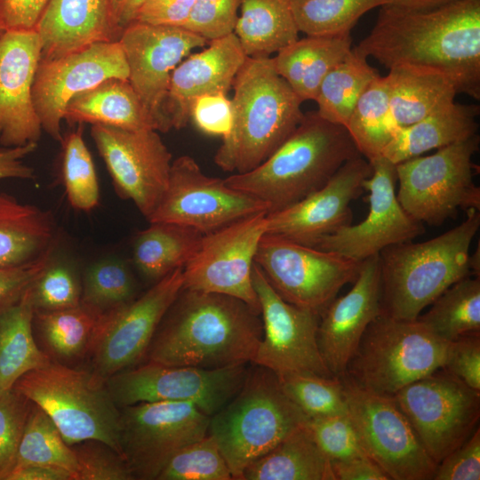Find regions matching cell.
<instances>
[{
  "label": "cell",
  "instance_id": "obj_1",
  "mask_svg": "<svg viewBox=\"0 0 480 480\" xmlns=\"http://www.w3.org/2000/svg\"><path fill=\"white\" fill-rule=\"evenodd\" d=\"M356 48L388 69L401 64L437 68L458 93L480 99V0H458L428 11L383 5Z\"/></svg>",
  "mask_w": 480,
  "mask_h": 480
},
{
  "label": "cell",
  "instance_id": "obj_2",
  "mask_svg": "<svg viewBox=\"0 0 480 480\" xmlns=\"http://www.w3.org/2000/svg\"><path fill=\"white\" fill-rule=\"evenodd\" d=\"M260 313L225 294L181 289L143 362L217 369L252 363L262 339Z\"/></svg>",
  "mask_w": 480,
  "mask_h": 480
},
{
  "label": "cell",
  "instance_id": "obj_3",
  "mask_svg": "<svg viewBox=\"0 0 480 480\" xmlns=\"http://www.w3.org/2000/svg\"><path fill=\"white\" fill-rule=\"evenodd\" d=\"M361 156L347 129L304 113L289 138L254 169L234 173L226 184L249 194L276 212L321 188L348 160Z\"/></svg>",
  "mask_w": 480,
  "mask_h": 480
},
{
  "label": "cell",
  "instance_id": "obj_4",
  "mask_svg": "<svg viewBox=\"0 0 480 480\" xmlns=\"http://www.w3.org/2000/svg\"><path fill=\"white\" fill-rule=\"evenodd\" d=\"M232 88V128L213 159L224 172L244 173L269 157L304 113L302 101L275 70L272 57H246Z\"/></svg>",
  "mask_w": 480,
  "mask_h": 480
},
{
  "label": "cell",
  "instance_id": "obj_5",
  "mask_svg": "<svg viewBox=\"0 0 480 480\" xmlns=\"http://www.w3.org/2000/svg\"><path fill=\"white\" fill-rule=\"evenodd\" d=\"M480 213L467 212L457 227L425 242L393 244L380 253L381 314L415 320L451 285L472 274L469 247Z\"/></svg>",
  "mask_w": 480,
  "mask_h": 480
},
{
  "label": "cell",
  "instance_id": "obj_6",
  "mask_svg": "<svg viewBox=\"0 0 480 480\" xmlns=\"http://www.w3.org/2000/svg\"><path fill=\"white\" fill-rule=\"evenodd\" d=\"M308 417L283 392L277 376L256 365L243 386L219 412L210 417L208 434L217 443L233 480L266 454Z\"/></svg>",
  "mask_w": 480,
  "mask_h": 480
},
{
  "label": "cell",
  "instance_id": "obj_7",
  "mask_svg": "<svg viewBox=\"0 0 480 480\" xmlns=\"http://www.w3.org/2000/svg\"><path fill=\"white\" fill-rule=\"evenodd\" d=\"M13 388L45 412L68 445L95 439L122 455L120 408L106 380L90 368L51 360L22 375Z\"/></svg>",
  "mask_w": 480,
  "mask_h": 480
},
{
  "label": "cell",
  "instance_id": "obj_8",
  "mask_svg": "<svg viewBox=\"0 0 480 480\" xmlns=\"http://www.w3.org/2000/svg\"><path fill=\"white\" fill-rule=\"evenodd\" d=\"M448 345L418 319L380 313L364 331L345 374L365 389L392 396L443 368Z\"/></svg>",
  "mask_w": 480,
  "mask_h": 480
},
{
  "label": "cell",
  "instance_id": "obj_9",
  "mask_svg": "<svg viewBox=\"0 0 480 480\" xmlns=\"http://www.w3.org/2000/svg\"><path fill=\"white\" fill-rule=\"evenodd\" d=\"M479 136L396 164L397 200L416 220L439 226L459 209L480 208V189L473 182V156Z\"/></svg>",
  "mask_w": 480,
  "mask_h": 480
},
{
  "label": "cell",
  "instance_id": "obj_10",
  "mask_svg": "<svg viewBox=\"0 0 480 480\" xmlns=\"http://www.w3.org/2000/svg\"><path fill=\"white\" fill-rule=\"evenodd\" d=\"M339 377L348 415L366 455L389 480L433 479L437 464L392 396L365 389L345 373Z\"/></svg>",
  "mask_w": 480,
  "mask_h": 480
},
{
  "label": "cell",
  "instance_id": "obj_11",
  "mask_svg": "<svg viewBox=\"0 0 480 480\" xmlns=\"http://www.w3.org/2000/svg\"><path fill=\"white\" fill-rule=\"evenodd\" d=\"M254 263L284 300L321 315L345 284L356 281L362 261L265 234Z\"/></svg>",
  "mask_w": 480,
  "mask_h": 480
},
{
  "label": "cell",
  "instance_id": "obj_12",
  "mask_svg": "<svg viewBox=\"0 0 480 480\" xmlns=\"http://www.w3.org/2000/svg\"><path fill=\"white\" fill-rule=\"evenodd\" d=\"M392 398L436 464L476 429L480 391L444 368L408 384Z\"/></svg>",
  "mask_w": 480,
  "mask_h": 480
},
{
  "label": "cell",
  "instance_id": "obj_13",
  "mask_svg": "<svg viewBox=\"0 0 480 480\" xmlns=\"http://www.w3.org/2000/svg\"><path fill=\"white\" fill-rule=\"evenodd\" d=\"M246 364L205 369L142 362L110 376L106 385L118 408L144 402H186L211 417L240 390L249 371Z\"/></svg>",
  "mask_w": 480,
  "mask_h": 480
},
{
  "label": "cell",
  "instance_id": "obj_14",
  "mask_svg": "<svg viewBox=\"0 0 480 480\" xmlns=\"http://www.w3.org/2000/svg\"><path fill=\"white\" fill-rule=\"evenodd\" d=\"M183 285L177 268L141 296L99 316L87 355L90 369L103 380L141 362L167 309Z\"/></svg>",
  "mask_w": 480,
  "mask_h": 480
},
{
  "label": "cell",
  "instance_id": "obj_15",
  "mask_svg": "<svg viewBox=\"0 0 480 480\" xmlns=\"http://www.w3.org/2000/svg\"><path fill=\"white\" fill-rule=\"evenodd\" d=\"M209 421L210 416L186 402L120 408V448L134 479L156 480L179 450L208 434Z\"/></svg>",
  "mask_w": 480,
  "mask_h": 480
},
{
  "label": "cell",
  "instance_id": "obj_16",
  "mask_svg": "<svg viewBox=\"0 0 480 480\" xmlns=\"http://www.w3.org/2000/svg\"><path fill=\"white\" fill-rule=\"evenodd\" d=\"M260 212H268L263 201L206 175L184 155L172 160L167 188L148 221L182 224L207 234Z\"/></svg>",
  "mask_w": 480,
  "mask_h": 480
},
{
  "label": "cell",
  "instance_id": "obj_17",
  "mask_svg": "<svg viewBox=\"0 0 480 480\" xmlns=\"http://www.w3.org/2000/svg\"><path fill=\"white\" fill-rule=\"evenodd\" d=\"M266 214L256 213L204 234L183 268L182 289L232 296L260 313L252 268L266 233Z\"/></svg>",
  "mask_w": 480,
  "mask_h": 480
},
{
  "label": "cell",
  "instance_id": "obj_18",
  "mask_svg": "<svg viewBox=\"0 0 480 480\" xmlns=\"http://www.w3.org/2000/svg\"><path fill=\"white\" fill-rule=\"evenodd\" d=\"M91 136L116 194L148 220L164 194L172 163L159 132L92 124Z\"/></svg>",
  "mask_w": 480,
  "mask_h": 480
},
{
  "label": "cell",
  "instance_id": "obj_19",
  "mask_svg": "<svg viewBox=\"0 0 480 480\" xmlns=\"http://www.w3.org/2000/svg\"><path fill=\"white\" fill-rule=\"evenodd\" d=\"M252 283L260 303L263 334L252 363L269 369L277 377L289 373L332 376L318 348L320 315L284 300L255 263Z\"/></svg>",
  "mask_w": 480,
  "mask_h": 480
},
{
  "label": "cell",
  "instance_id": "obj_20",
  "mask_svg": "<svg viewBox=\"0 0 480 480\" xmlns=\"http://www.w3.org/2000/svg\"><path fill=\"white\" fill-rule=\"evenodd\" d=\"M128 66L119 41L97 43L56 60H40L32 98L43 131L60 141L61 122L74 96L106 79L128 80Z\"/></svg>",
  "mask_w": 480,
  "mask_h": 480
},
{
  "label": "cell",
  "instance_id": "obj_21",
  "mask_svg": "<svg viewBox=\"0 0 480 480\" xmlns=\"http://www.w3.org/2000/svg\"><path fill=\"white\" fill-rule=\"evenodd\" d=\"M370 163L372 172L363 184L364 189L369 191L366 218L324 236L315 247L362 261L424 232L423 223L409 215L397 200L396 164L382 156Z\"/></svg>",
  "mask_w": 480,
  "mask_h": 480
},
{
  "label": "cell",
  "instance_id": "obj_22",
  "mask_svg": "<svg viewBox=\"0 0 480 480\" xmlns=\"http://www.w3.org/2000/svg\"><path fill=\"white\" fill-rule=\"evenodd\" d=\"M128 70V81L158 125L160 132L171 129L162 107L175 68L193 50L209 41L180 27L133 21L119 38Z\"/></svg>",
  "mask_w": 480,
  "mask_h": 480
},
{
  "label": "cell",
  "instance_id": "obj_23",
  "mask_svg": "<svg viewBox=\"0 0 480 480\" xmlns=\"http://www.w3.org/2000/svg\"><path fill=\"white\" fill-rule=\"evenodd\" d=\"M362 156L346 162L318 190L284 209L266 214V233L315 247L325 236L350 225V203L364 191L372 175Z\"/></svg>",
  "mask_w": 480,
  "mask_h": 480
},
{
  "label": "cell",
  "instance_id": "obj_24",
  "mask_svg": "<svg viewBox=\"0 0 480 480\" xmlns=\"http://www.w3.org/2000/svg\"><path fill=\"white\" fill-rule=\"evenodd\" d=\"M41 60V41L35 30L4 31L0 37V145L37 144L42 125L32 88Z\"/></svg>",
  "mask_w": 480,
  "mask_h": 480
},
{
  "label": "cell",
  "instance_id": "obj_25",
  "mask_svg": "<svg viewBox=\"0 0 480 480\" xmlns=\"http://www.w3.org/2000/svg\"><path fill=\"white\" fill-rule=\"evenodd\" d=\"M381 313L379 254L362 260L350 291L320 315L317 344L332 375L345 373L367 326Z\"/></svg>",
  "mask_w": 480,
  "mask_h": 480
},
{
  "label": "cell",
  "instance_id": "obj_26",
  "mask_svg": "<svg viewBox=\"0 0 480 480\" xmlns=\"http://www.w3.org/2000/svg\"><path fill=\"white\" fill-rule=\"evenodd\" d=\"M206 46L188 55L172 74L162 107L170 129L187 126L191 102L196 97L228 93L247 57L235 33L212 40Z\"/></svg>",
  "mask_w": 480,
  "mask_h": 480
},
{
  "label": "cell",
  "instance_id": "obj_27",
  "mask_svg": "<svg viewBox=\"0 0 480 480\" xmlns=\"http://www.w3.org/2000/svg\"><path fill=\"white\" fill-rule=\"evenodd\" d=\"M35 31L41 60H52L97 43L119 41L111 0H49Z\"/></svg>",
  "mask_w": 480,
  "mask_h": 480
},
{
  "label": "cell",
  "instance_id": "obj_28",
  "mask_svg": "<svg viewBox=\"0 0 480 480\" xmlns=\"http://www.w3.org/2000/svg\"><path fill=\"white\" fill-rule=\"evenodd\" d=\"M64 120L69 124H102L159 132L156 120L130 82L115 77L74 96L66 107Z\"/></svg>",
  "mask_w": 480,
  "mask_h": 480
},
{
  "label": "cell",
  "instance_id": "obj_29",
  "mask_svg": "<svg viewBox=\"0 0 480 480\" xmlns=\"http://www.w3.org/2000/svg\"><path fill=\"white\" fill-rule=\"evenodd\" d=\"M350 34L306 36L272 57L276 73L303 102L315 100L322 81L352 49Z\"/></svg>",
  "mask_w": 480,
  "mask_h": 480
},
{
  "label": "cell",
  "instance_id": "obj_30",
  "mask_svg": "<svg viewBox=\"0 0 480 480\" xmlns=\"http://www.w3.org/2000/svg\"><path fill=\"white\" fill-rule=\"evenodd\" d=\"M479 105L453 101L421 120L398 128L381 156L395 164L477 134Z\"/></svg>",
  "mask_w": 480,
  "mask_h": 480
},
{
  "label": "cell",
  "instance_id": "obj_31",
  "mask_svg": "<svg viewBox=\"0 0 480 480\" xmlns=\"http://www.w3.org/2000/svg\"><path fill=\"white\" fill-rule=\"evenodd\" d=\"M388 70L389 104L399 128L452 103L458 93L452 80L437 68L401 64Z\"/></svg>",
  "mask_w": 480,
  "mask_h": 480
},
{
  "label": "cell",
  "instance_id": "obj_32",
  "mask_svg": "<svg viewBox=\"0 0 480 480\" xmlns=\"http://www.w3.org/2000/svg\"><path fill=\"white\" fill-rule=\"evenodd\" d=\"M50 212L0 191V267L32 261L53 247Z\"/></svg>",
  "mask_w": 480,
  "mask_h": 480
},
{
  "label": "cell",
  "instance_id": "obj_33",
  "mask_svg": "<svg viewBox=\"0 0 480 480\" xmlns=\"http://www.w3.org/2000/svg\"><path fill=\"white\" fill-rule=\"evenodd\" d=\"M242 480H334V476L331 461L303 424L250 464Z\"/></svg>",
  "mask_w": 480,
  "mask_h": 480
},
{
  "label": "cell",
  "instance_id": "obj_34",
  "mask_svg": "<svg viewBox=\"0 0 480 480\" xmlns=\"http://www.w3.org/2000/svg\"><path fill=\"white\" fill-rule=\"evenodd\" d=\"M235 27L247 57H270L299 38L291 0H240Z\"/></svg>",
  "mask_w": 480,
  "mask_h": 480
},
{
  "label": "cell",
  "instance_id": "obj_35",
  "mask_svg": "<svg viewBox=\"0 0 480 480\" xmlns=\"http://www.w3.org/2000/svg\"><path fill=\"white\" fill-rule=\"evenodd\" d=\"M28 289L17 303L0 313V394L25 373L51 362L35 337Z\"/></svg>",
  "mask_w": 480,
  "mask_h": 480
},
{
  "label": "cell",
  "instance_id": "obj_36",
  "mask_svg": "<svg viewBox=\"0 0 480 480\" xmlns=\"http://www.w3.org/2000/svg\"><path fill=\"white\" fill-rule=\"evenodd\" d=\"M204 235L182 224L149 222L134 239V263L147 278L158 281L186 266L197 251Z\"/></svg>",
  "mask_w": 480,
  "mask_h": 480
},
{
  "label": "cell",
  "instance_id": "obj_37",
  "mask_svg": "<svg viewBox=\"0 0 480 480\" xmlns=\"http://www.w3.org/2000/svg\"><path fill=\"white\" fill-rule=\"evenodd\" d=\"M99 314L80 304L60 310H34L33 329L51 360L73 365L87 357Z\"/></svg>",
  "mask_w": 480,
  "mask_h": 480
},
{
  "label": "cell",
  "instance_id": "obj_38",
  "mask_svg": "<svg viewBox=\"0 0 480 480\" xmlns=\"http://www.w3.org/2000/svg\"><path fill=\"white\" fill-rule=\"evenodd\" d=\"M356 47L325 76L315 101L324 119L346 126L357 100L380 76Z\"/></svg>",
  "mask_w": 480,
  "mask_h": 480
},
{
  "label": "cell",
  "instance_id": "obj_39",
  "mask_svg": "<svg viewBox=\"0 0 480 480\" xmlns=\"http://www.w3.org/2000/svg\"><path fill=\"white\" fill-rule=\"evenodd\" d=\"M345 128L366 160L381 156L399 128L389 104L387 76L380 75L363 92Z\"/></svg>",
  "mask_w": 480,
  "mask_h": 480
},
{
  "label": "cell",
  "instance_id": "obj_40",
  "mask_svg": "<svg viewBox=\"0 0 480 480\" xmlns=\"http://www.w3.org/2000/svg\"><path fill=\"white\" fill-rule=\"evenodd\" d=\"M417 319L433 334L451 342L480 332V276H466L440 294Z\"/></svg>",
  "mask_w": 480,
  "mask_h": 480
},
{
  "label": "cell",
  "instance_id": "obj_41",
  "mask_svg": "<svg viewBox=\"0 0 480 480\" xmlns=\"http://www.w3.org/2000/svg\"><path fill=\"white\" fill-rule=\"evenodd\" d=\"M28 465L61 468L71 474L72 480H76V477L77 461L72 446L65 442L45 412L33 403L19 445L14 468Z\"/></svg>",
  "mask_w": 480,
  "mask_h": 480
},
{
  "label": "cell",
  "instance_id": "obj_42",
  "mask_svg": "<svg viewBox=\"0 0 480 480\" xmlns=\"http://www.w3.org/2000/svg\"><path fill=\"white\" fill-rule=\"evenodd\" d=\"M388 0H291L299 32L306 36L350 34L359 19Z\"/></svg>",
  "mask_w": 480,
  "mask_h": 480
},
{
  "label": "cell",
  "instance_id": "obj_43",
  "mask_svg": "<svg viewBox=\"0 0 480 480\" xmlns=\"http://www.w3.org/2000/svg\"><path fill=\"white\" fill-rule=\"evenodd\" d=\"M60 142V178L67 199L74 209L90 212L99 204L100 188L82 125L63 137Z\"/></svg>",
  "mask_w": 480,
  "mask_h": 480
},
{
  "label": "cell",
  "instance_id": "obj_44",
  "mask_svg": "<svg viewBox=\"0 0 480 480\" xmlns=\"http://www.w3.org/2000/svg\"><path fill=\"white\" fill-rule=\"evenodd\" d=\"M277 378L283 392L308 418L348 414L339 376L289 373Z\"/></svg>",
  "mask_w": 480,
  "mask_h": 480
},
{
  "label": "cell",
  "instance_id": "obj_45",
  "mask_svg": "<svg viewBox=\"0 0 480 480\" xmlns=\"http://www.w3.org/2000/svg\"><path fill=\"white\" fill-rule=\"evenodd\" d=\"M136 285L132 275L119 260H101L85 272L81 304L100 315L132 300Z\"/></svg>",
  "mask_w": 480,
  "mask_h": 480
},
{
  "label": "cell",
  "instance_id": "obj_46",
  "mask_svg": "<svg viewBox=\"0 0 480 480\" xmlns=\"http://www.w3.org/2000/svg\"><path fill=\"white\" fill-rule=\"evenodd\" d=\"M233 476L214 438L205 436L179 450L156 480H232Z\"/></svg>",
  "mask_w": 480,
  "mask_h": 480
},
{
  "label": "cell",
  "instance_id": "obj_47",
  "mask_svg": "<svg viewBox=\"0 0 480 480\" xmlns=\"http://www.w3.org/2000/svg\"><path fill=\"white\" fill-rule=\"evenodd\" d=\"M34 310H60L81 304L82 287L71 268L49 264L28 289Z\"/></svg>",
  "mask_w": 480,
  "mask_h": 480
},
{
  "label": "cell",
  "instance_id": "obj_48",
  "mask_svg": "<svg viewBox=\"0 0 480 480\" xmlns=\"http://www.w3.org/2000/svg\"><path fill=\"white\" fill-rule=\"evenodd\" d=\"M305 426L330 461L366 455L348 414L308 418Z\"/></svg>",
  "mask_w": 480,
  "mask_h": 480
},
{
  "label": "cell",
  "instance_id": "obj_49",
  "mask_svg": "<svg viewBox=\"0 0 480 480\" xmlns=\"http://www.w3.org/2000/svg\"><path fill=\"white\" fill-rule=\"evenodd\" d=\"M31 404L13 387L0 394V480H6L16 464Z\"/></svg>",
  "mask_w": 480,
  "mask_h": 480
},
{
  "label": "cell",
  "instance_id": "obj_50",
  "mask_svg": "<svg viewBox=\"0 0 480 480\" xmlns=\"http://www.w3.org/2000/svg\"><path fill=\"white\" fill-rule=\"evenodd\" d=\"M72 448L77 461L76 480H134L125 459L108 444L90 439Z\"/></svg>",
  "mask_w": 480,
  "mask_h": 480
},
{
  "label": "cell",
  "instance_id": "obj_51",
  "mask_svg": "<svg viewBox=\"0 0 480 480\" xmlns=\"http://www.w3.org/2000/svg\"><path fill=\"white\" fill-rule=\"evenodd\" d=\"M240 0H196L183 26L212 41L234 33L238 19Z\"/></svg>",
  "mask_w": 480,
  "mask_h": 480
},
{
  "label": "cell",
  "instance_id": "obj_52",
  "mask_svg": "<svg viewBox=\"0 0 480 480\" xmlns=\"http://www.w3.org/2000/svg\"><path fill=\"white\" fill-rule=\"evenodd\" d=\"M233 103L228 93H206L191 102L189 121L203 133L225 138L232 128Z\"/></svg>",
  "mask_w": 480,
  "mask_h": 480
},
{
  "label": "cell",
  "instance_id": "obj_53",
  "mask_svg": "<svg viewBox=\"0 0 480 480\" xmlns=\"http://www.w3.org/2000/svg\"><path fill=\"white\" fill-rule=\"evenodd\" d=\"M52 248L28 263L0 267V313L17 303L51 263Z\"/></svg>",
  "mask_w": 480,
  "mask_h": 480
},
{
  "label": "cell",
  "instance_id": "obj_54",
  "mask_svg": "<svg viewBox=\"0 0 480 480\" xmlns=\"http://www.w3.org/2000/svg\"><path fill=\"white\" fill-rule=\"evenodd\" d=\"M443 368L480 391V332L449 342Z\"/></svg>",
  "mask_w": 480,
  "mask_h": 480
},
{
  "label": "cell",
  "instance_id": "obj_55",
  "mask_svg": "<svg viewBox=\"0 0 480 480\" xmlns=\"http://www.w3.org/2000/svg\"><path fill=\"white\" fill-rule=\"evenodd\" d=\"M435 480L480 479V428L460 447L445 456L436 467Z\"/></svg>",
  "mask_w": 480,
  "mask_h": 480
},
{
  "label": "cell",
  "instance_id": "obj_56",
  "mask_svg": "<svg viewBox=\"0 0 480 480\" xmlns=\"http://www.w3.org/2000/svg\"><path fill=\"white\" fill-rule=\"evenodd\" d=\"M196 0H147L138 10L134 21L183 28Z\"/></svg>",
  "mask_w": 480,
  "mask_h": 480
},
{
  "label": "cell",
  "instance_id": "obj_57",
  "mask_svg": "<svg viewBox=\"0 0 480 480\" xmlns=\"http://www.w3.org/2000/svg\"><path fill=\"white\" fill-rule=\"evenodd\" d=\"M49 0H0V28L4 31L35 30Z\"/></svg>",
  "mask_w": 480,
  "mask_h": 480
},
{
  "label": "cell",
  "instance_id": "obj_58",
  "mask_svg": "<svg viewBox=\"0 0 480 480\" xmlns=\"http://www.w3.org/2000/svg\"><path fill=\"white\" fill-rule=\"evenodd\" d=\"M37 144L21 147H0V180L6 179L32 180L35 178L33 167L25 164L24 159L33 154Z\"/></svg>",
  "mask_w": 480,
  "mask_h": 480
},
{
  "label": "cell",
  "instance_id": "obj_59",
  "mask_svg": "<svg viewBox=\"0 0 480 480\" xmlns=\"http://www.w3.org/2000/svg\"><path fill=\"white\" fill-rule=\"evenodd\" d=\"M331 466L334 480H389L367 455L331 461Z\"/></svg>",
  "mask_w": 480,
  "mask_h": 480
},
{
  "label": "cell",
  "instance_id": "obj_60",
  "mask_svg": "<svg viewBox=\"0 0 480 480\" xmlns=\"http://www.w3.org/2000/svg\"><path fill=\"white\" fill-rule=\"evenodd\" d=\"M6 480H72L68 471L43 465H28L14 468Z\"/></svg>",
  "mask_w": 480,
  "mask_h": 480
},
{
  "label": "cell",
  "instance_id": "obj_61",
  "mask_svg": "<svg viewBox=\"0 0 480 480\" xmlns=\"http://www.w3.org/2000/svg\"><path fill=\"white\" fill-rule=\"evenodd\" d=\"M146 1L147 0H111L116 22L122 30L134 21L138 10Z\"/></svg>",
  "mask_w": 480,
  "mask_h": 480
},
{
  "label": "cell",
  "instance_id": "obj_62",
  "mask_svg": "<svg viewBox=\"0 0 480 480\" xmlns=\"http://www.w3.org/2000/svg\"><path fill=\"white\" fill-rule=\"evenodd\" d=\"M456 1L458 0H388V4L406 10L428 11Z\"/></svg>",
  "mask_w": 480,
  "mask_h": 480
},
{
  "label": "cell",
  "instance_id": "obj_63",
  "mask_svg": "<svg viewBox=\"0 0 480 480\" xmlns=\"http://www.w3.org/2000/svg\"><path fill=\"white\" fill-rule=\"evenodd\" d=\"M4 30L0 28V37L2 36V35L4 34Z\"/></svg>",
  "mask_w": 480,
  "mask_h": 480
}]
</instances>
